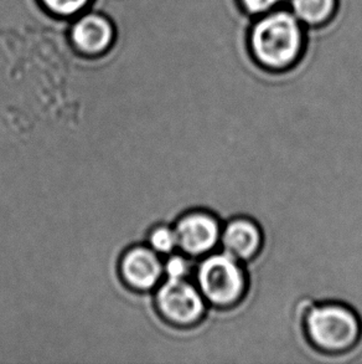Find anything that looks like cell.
Returning a JSON list of instances; mask_svg holds the SVG:
<instances>
[{
    "mask_svg": "<svg viewBox=\"0 0 362 364\" xmlns=\"http://www.w3.org/2000/svg\"><path fill=\"white\" fill-rule=\"evenodd\" d=\"M299 315L309 345L323 355H345L361 338V321L349 306L338 302H305L300 306Z\"/></svg>",
    "mask_w": 362,
    "mask_h": 364,
    "instance_id": "6da1fadb",
    "label": "cell"
},
{
    "mask_svg": "<svg viewBox=\"0 0 362 364\" xmlns=\"http://www.w3.org/2000/svg\"><path fill=\"white\" fill-rule=\"evenodd\" d=\"M303 46L302 26L295 15L279 10L265 15L251 33V49L267 69L282 70L298 59Z\"/></svg>",
    "mask_w": 362,
    "mask_h": 364,
    "instance_id": "7a4b0ae2",
    "label": "cell"
},
{
    "mask_svg": "<svg viewBox=\"0 0 362 364\" xmlns=\"http://www.w3.org/2000/svg\"><path fill=\"white\" fill-rule=\"evenodd\" d=\"M242 264L225 251L204 256L196 270V286L207 305L230 310L245 300L248 277Z\"/></svg>",
    "mask_w": 362,
    "mask_h": 364,
    "instance_id": "3957f363",
    "label": "cell"
},
{
    "mask_svg": "<svg viewBox=\"0 0 362 364\" xmlns=\"http://www.w3.org/2000/svg\"><path fill=\"white\" fill-rule=\"evenodd\" d=\"M155 307L169 325L190 328L204 320L207 302L197 286L186 279H168L158 287Z\"/></svg>",
    "mask_w": 362,
    "mask_h": 364,
    "instance_id": "277c9868",
    "label": "cell"
},
{
    "mask_svg": "<svg viewBox=\"0 0 362 364\" xmlns=\"http://www.w3.org/2000/svg\"><path fill=\"white\" fill-rule=\"evenodd\" d=\"M219 219L206 210H192L177 219L174 225L177 249L190 257L209 255L220 242Z\"/></svg>",
    "mask_w": 362,
    "mask_h": 364,
    "instance_id": "5b68a950",
    "label": "cell"
},
{
    "mask_svg": "<svg viewBox=\"0 0 362 364\" xmlns=\"http://www.w3.org/2000/svg\"><path fill=\"white\" fill-rule=\"evenodd\" d=\"M119 274L129 289L146 292L154 289L162 279L164 264L150 246H133L121 257Z\"/></svg>",
    "mask_w": 362,
    "mask_h": 364,
    "instance_id": "8992f818",
    "label": "cell"
},
{
    "mask_svg": "<svg viewBox=\"0 0 362 364\" xmlns=\"http://www.w3.org/2000/svg\"><path fill=\"white\" fill-rule=\"evenodd\" d=\"M220 242L226 254L247 262L260 254L263 234L260 225L250 218H234L222 227Z\"/></svg>",
    "mask_w": 362,
    "mask_h": 364,
    "instance_id": "52a82bcc",
    "label": "cell"
},
{
    "mask_svg": "<svg viewBox=\"0 0 362 364\" xmlns=\"http://www.w3.org/2000/svg\"><path fill=\"white\" fill-rule=\"evenodd\" d=\"M113 33L107 20L98 15H89L79 20L72 30V39L86 53H99L107 48Z\"/></svg>",
    "mask_w": 362,
    "mask_h": 364,
    "instance_id": "ba28073f",
    "label": "cell"
},
{
    "mask_svg": "<svg viewBox=\"0 0 362 364\" xmlns=\"http://www.w3.org/2000/svg\"><path fill=\"white\" fill-rule=\"evenodd\" d=\"M336 0H292L293 14L304 24H323L333 15Z\"/></svg>",
    "mask_w": 362,
    "mask_h": 364,
    "instance_id": "9c48e42d",
    "label": "cell"
},
{
    "mask_svg": "<svg viewBox=\"0 0 362 364\" xmlns=\"http://www.w3.org/2000/svg\"><path fill=\"white\" fill-rule=\"evenodd\" d=\"M149 245L159 255H170L177 249V235L174 228L158 225L149 234Z\"/></svg>",
    "mask_w": 362,
    "mask_h": 364,
    "instance_id": "30bf717a",
    "label": "cell"
},
{
    "mask_svg": "<svg viewBox=\"0 0 362 364\" xmlns=\"http://www.w3.org/2000/svg\"><path fill=\"white\" fill-rule=\"evenodd\" d=\"M191 265L186 255H172L168 257L164 264V274L168 279H186V276L190 274Z\"/></svg>",
    "mask_w": 362,
    "mask_h": 364,
    "instance_id": "8fae6325",
    "label": "cell"
},
{
    "mask_svg": "<svg viewBox=\"0 0 362 364\" xmlns=\"http://www.w3.org/2000/svg\"><path fill=\"white\" fill-rule=\"evenodd\" d=\"M49 9L60 15H72L84 6L87 0H44Z\"/></svg>",
    "mask_w": 362,
    "mask_h": 364,
    "instance_id": "7c38bea8",
    "label": "cell"
},
{
    "mask_svg": "<svg viewBox=\"0 0 362 364\" xmlns=\"http://www.w3.org/2000/svg\"><path fill=\"white\" fill-rule=\"evenodd\" d=\"M246 11L250 14H265L278 4L279 0H241Z\"/></svg>",
    "mask_w": 362,
    "mask_h": 364,
    "instance_id": "4fadbf2b",
    "label": "cell"
}]
</instances>
